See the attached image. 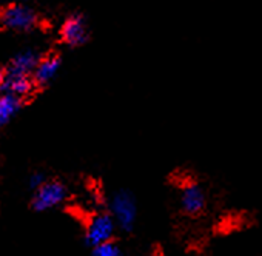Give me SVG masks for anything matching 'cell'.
I'll use <instances>...</instances> for the list:
<instances>
[{
    "label": "cell",
    "instance_id": "6da1fadb",
    "mask_svg": "<svg viewBox=\"0 0 262 256\" xmlns=\"http://www.w3.org/2000/svg\"><path fill=\"white\" fill-rule=\"evenodd\" d=\"M111 218L116 224V227H120L125 231H129L135 227L136 216H138V205L136 201L129 191L119 190L111 198Z\"/></svg>",
    "mask_w": 262,
    "mask_h": 256
},
{
    "label": "cell",
    "instance_id": "7a4b0ae2",
    "mask_svg": "<svg viewBox=\"0 0 262 256\" xmlns=\"http://www.w3.org/2000/svg\"><path fill=\"white\" fill-rule=\"evenodd\" d=\"M114 230L116 224L110 213H96L90 218L85 227V242L94 248L103 242L111 241Z\"/></svg>",
    "mask_w": 262,
    "mask_h": 256
},
{
    "label": "cell",
    "instance_id": "3957f363",
    "mask_svg": "<svg viewBox=\"0 0 262 256\" xmlns=\"http://www.w3.org/2000/svg\"><path fill=\"white\" fill-rule=\"evenodd\" d=\"M68 196L67 187L59 181H47L40 185L33 198V207L37 211H47L60 205Z\"/></svg>",
    "mask_w": 262,
    "mask_h": 256
},
{
    "label": "cell",
    "instance_id": "277c9868",
    "mask_svg": "<svg viewBox=\"0 0 262 256\" xmlns=\"http://www.w3.org/2000/svg\"><path fill=\"white\" fill-rule=\"evenodd\" d=\"M36 22H37V17L34 11L22 4L10 5L0 13V24L10 30L27 31V30H31L36 25Z\"/></svg>",
    "mask_w": 262,
    "mask_h": 256
},
{
    "label": "cell",
    "instance_id": "5b68a950",
    "mask_svg": "<svg viewBox=\"0 0 262 256\" xmlns=\"http://www.w3.org/2000/svg\"><path fill=\"white\" fill-rule=\"evenodd\" d=\"M62 39L71 45L79 47L86 42L88 39V30L85 25V20L80 16H71L62 27Z\"/></svg>",
    "mask_w": 262,
    "mask_h": 256
},
{
    "label": "cell",
    "instance_id": "8992f818",
    "mask_svg": "<svg viewBox=\"0 0 262 256\" xmlns=\"http://www.w3.org/2000/svg\"><path fill=\"white\" fill-rule=\"evenodd\" d=\"M181 202H182V208L188 215H198L205 207V195H204L202 188L198 184L187 182L182 187Z\"/></svg>",
    "mask_w": 262,
    "mask_h": 256
},
{
    "label": "cell",
    "instance_id": "52a82bcc",
    "mask_svg": "<svg viewBox=\"0 0 262 256\" xmlns=\"http://www.w3.org/2000/svg\"><path fill=\"white\" fill-rule=\"evenodd\" d=\"M34 82L30 79V76L24 74H5L4 83H2V91L5 94H11L17 99H22L28 96L33 91Z\"/></svg>",
    "mask_w": 262,
    "mask_h": 256
},
{
    "label": "cell",
    "instance_id": "ba28073f",
    "mask_svg": "<svg viewBox=\"0 0 262 256\" xmlns=\"http://www.w3.org/2000/svg\"><path fill=\"white\" fill-rule=\"evenodd\" d=\"M60 68V59L57 56H48L42 60H39V63L34 68V80L39 85H45L48 82H51L54 79V76L57 74Z\"/></svg>",
    "mask_w": 262,
    "mask_h": 256
},
{
    "label": "cell",
    "instance_id": "9c48e42d",
    "mask_svg": "<svg viewBox=\"0 0 262 256\" xmlns=\"http://www.w3.org/2000/svg\"><path fill=\"white\" fill-rule=\"evenodd\" d=\"M37 63H39L37 54H36L34 51H31V50H27V51L19 53V54L13 59L8 73H11V74L30 76V73L34 71V68H36Z\"/></svg>",
    "mask_w": 262,
    "mask_h": 256
},
{
    "label": "cell",
    "instance_id": "30bf717a",
    "mask_svg": "<svg viewBox=\"0 0 262 256\" xmlns=\"http://www.w3.org/2000/svg\"><path fill=\"white\" fill-rule=\"evenodd\" d=\"M22 100L11 94H0V126L7 125L20 110Z\"/></svg>",
    "mask_w": 262,
    "mask_h": 256
},
{
    "label": "cell",
    "instance_id": "8fae6325",
    "mask_svg": "<svg viewBox=\"0 0 262 256\" xmlns=\"http://www.w3.org/2000/svg\"><path fill=\"white\" fill-rule=\"evenodd\" d=\"M93 256H122V250L116 242L108 241V242H103V244L94 247Z\"/></svg>",
    "mask_w": 262,
    "mask_h": 256
},
{
    "label": "cell",
    "instance_id": "7c38bea8",
    "mask_svg": "<svg viewBox=\"0 0 262 256\" xmlns=\"http://www.w3.org/2000/svg\"><path fill=\"white\" fill-rule=\"evenodd\" d=\"M47 181H45V176L42 175V173H34V175H31V178H30V187L33 188V190H37L40 185H43Z\"/></svg>",
    "mask_w": 262,
    "mask_h": 256
},
{
    "label": "cell",
    "instance_id": "4fadbf2b",
    "mask_svg": "<svg viewBox=\"0 0 262 256\" xmlns=\"http://www.w3.org/2000/svg\"><path fill=\"white\" fill-rule=\"evenodd\" d=\"M4 79H5V74L0 71V91H2V83H4Z\"/></svg>",
    "mask_w": 262,
    "mask_h": 256
},
{
    "label": "cell",
    "instance_id": "5bb4252c",
    "mask_svg": "<svg viewBox=\"0 0 262 256\" xmlns=\"http://www.w3.org/2000/svg\"><path fill=\"white\" fill-rule=\"evenodd\" d=\"M19 2H27V0H19Z\"/></svg>",
    "mask_w": 262,
    "mask_h": 256
}]
</instances>
